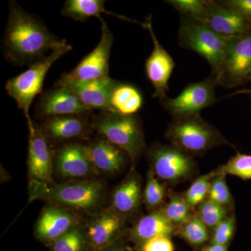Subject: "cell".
Instances as JSON below:
<instances>
[{
    "mask_svg": "<svg viewBox=\"0 0 251 251\" xmlns=\"http://www.w3.org/2000/svg\"><path fill=\"white\" fill-rule=\"evenodd\" d=\"M69 46L65 39L54 35L39 20L28 14L14 1L9 13L4 38L5 56L16 65L34 64L49 51Z\"/></svg>",
    "mask_w": 251,
    "mask_h": 251,
    "instance_id": "6da1fadb",
    "label": "cell"
},
{
    "mask_svg": "<svg viewBox=\"0 0 251 251\" xmlns=\"http://www.w3.org/2000/svg\"><path fill=\"white\" fill-rule=\"evenodd\" d=\"M165 136L171 145L192 156L203 154L221 145L232 147L219 130L201 115L173 120Z\"/></svg>",
    "mask_w": 251,
    "mask_h": 251,
    "instance_id": "7a4b0ae2",
    "label": "cell"
},
{
    "mask_svg": "<svg viewBox=\"0 0 251 251\" xmlns=\"http://www.w3.org/2000/svg\"><path fill=\"white\" fill-rule=\"evenodd\" d=\"M92 126L105 139L125 151L134 167L145 146L143 127L136 115L101 112L94 117Z\"/></svg>",
    "mask_w": 251,
    "mask_h": 251,
    "instance_id": "3957f363",
    "label": "cell"
},
{
    "mask_svg": "<svg viewBox=\"0 0 251 251\" xmlns=\"http://www.w3.org/2000/svg\"><path fill=\"white\" fill-rule=\"evenodd\" d=\"M36 198L49 200L56 205L77 210H92L99 206L104 196V187L97 180H77L48 187L34 183Z\"/></svg>",
    "mask_w": 251,
    "mask_h": 251,
    "instance_id": "277c9868",
    "label": "cell"
},
{
    "mask_svg": "<svg viewBox=\"0 0 251 251\" xmlns=\"http://www.w3.org/2000/svg\"><path fill=\"white\" fill-rule=\"evenodd\" d=\"M72 49L70 45L52 51L49 55L31 64L25 72L8 80L6 90L10 97L16 100L18 106L24 112L29 130L34 129L35 125L29 116V108L33 100L42 91L44 80L49 69L56 61Z\"/></svg>",
    "mask_w": 251,
    "mask_h": 251,
    "instance_id": "5b68a950",
    "label": "cell"
},
{
    "mask_svg": "<svg viewBox=\"0 0 251 251\" xmlns=\"http://www.w3.org/2000/svg\"><path fill=\"white\" fill-rule=\"evenodd\" d=\"M228 38L220 35L206 23L181 16L178 42L182 49L193 51L205 59L211 74L217 71L224 57Z\"/></svg>",
    "mask_w": 251,
    "mask_h": 251,
    "instance_id": "8992f818",
    "label": "cell"
},
{
    "mask_svg": "<svg viewBox=\"0 0 251 251\" xmlns=\"http://www.w3.org/2000/svg\"><path fill=\"white\" fill-rule=\"evenodd\" d=\"M210 75L217 86L226 89L251 82V30L228 38L221 64Z\"/></svg>",
    "mask_w": 251,
    "mask_h": 251,
    "instance_id": "52a82bcc",
    "label": "cell"
},
{
    "mask_svg": "<svg viewBox=\"0 0 251 251\" xmlns=\"http://www.w3.org/2000/svg\"><path fill=\"white\" fill-rule=\"evenodd\" d=\"M148 154L150 171L164 184L184 182L191 179L197 171V165L193 156L174 145H153Z\"/></svg>",
    "mask_w": 251,
    "mask_h": 251,
    "instance_id": "ba28073f",
    "label": "cell"
},
{
    "mask_svg": "<svg viewBox=\"0 0 251 251\" xmlns=\"http://www.w3.org/2000/svg\"><path fill=\"white\" fill-rule=\"evenodd\" d=\"M217 86L212 76L202 81L188 84L175 98L160 100L163 108L173 120L200 115L203 109L217 101L215 87Z\"/></svg>",
    "mask_w": 251,
    "mask_h": 251,
    "instance_id": "9c48e42d",
    "label": "cell"
},
{
    "mask_svg": "<svg viewBox=\"0 0 251 251\" xmlns=\"http://www.w3.org/2000/svg\"><path fill=\"white\" fill-rule=\"evenodd\" d=\"M101 23V37L98 45L90 54L85 56L72 72L64 74L56 83L55 87L74 81H89L109 77V62L114 37L103 18Z\"/></svg>",
    "mask_w": 251,
    "mask_h": 251,
    "instance_id": "30bf717a",
    "label": "cell"
},
{
    "mask_svg": "<svg viewBox=\"0 0 251 251\" xmlns=\"http://www.w3.org/2000/svg\"><path fill=\"white\" fill-rule=\"evenodd\" d=\"M125 218L112 209L100 211L82 226L92 251H100L123 239L126 233Z\"/></svg>",
    "mask_w": 251,
    "mask_h": 251,
    "instance_id": "8fae6325",
    "label": "cell"
},
{
    "mask_svg": "<svg viewBox=\"0 0 251 251\" xmlns=\"http://www.w3.org/2000/svg\"><path fill=\"white\" fill-rule=\"evenodd\" d=\"M143 26L150 32L153 44L152 52L145 63L147 75L154 89L152 97L159 99V100H163L168 98V81L173 74L175 63L155 35L151 24V15L147 18Z\"/></svg>",
    "mask_w": 251,
    "mask_h": 251,
    "instance_id": "7c38bea8",
    "label": "cell"
},
{
    "mask_svg": "<svg viewBox=\"0 0 251 251\" xmlns=\"http://www.w3.org/2000/svg\"><path fill=\"white\" fill-rule=\"evenodd\" d=\"M91 110L70 88L59 86L43 94L36 108V116L40 118L65 115L84 116Z\"/></svg>",
    "mask_w": 251,
    "mask_h": 251,
    "instance_id": "4fadbf2b",
    "label": "cell"
},
{
    "mask_svg": "<svg viewBox=\"0 0 251 251\" xmlns=\"http://www.w3.org/2000/svg\"><path fill=\"white\" fill-rule=\"evenodd\" d=\"M77 225L76 216L65 208L52 204L43 209L36 221L34 235L39 242L49 247Z\"/></svg>",
    "mask_w": 251,
    "mask_h": 251,
    "instance_id": "5bb4252c",
    "label": "cell"
},
{
    "mask_svg": "<svg viewBox=\"0 0 251 251\" xmlns=\"http://www.w3.org/2000/svg\"><path fill=\"white\" fill-rule=\"evenodd\" d=\"M27 165L29 176L34 182L52 183V152L45 134L36 126L29 131Z\"/></svg>",
    "mask_w": 251,
    "mask_h": 251,
    "instance_id": "9a60e30c",
    "label": "cell"
},
{
    "mask_svg": "<svg viewBox=\"0 0 251 251\" xmlns=\"http://www.w3.org/2000/svg\"><path fill=\"white\" fill-rule=\"evenodd\" d=\"M55 169L64 179H82L97 173L86 153L85 145L69 143L58 149Z\"/></svg>",
    "mask_w": 251,
    "mask_h": 251,
    "instance_id": "2e32d148",
    "label": "cell"
},
{
    "mask_svg": "<svg viewBox=\"0 0 251 251\" xmlns=\"http://www.w3.org/2000/svg\"><path fill=\"white\" fill-rule=\"evenodd\" d=\"M204 23L224 37L240 35L251 30V23L244 16L212 0H206Z\"/></svg>",
    "mask_w": 251,
    "mask_h": 251,
    "instance_id": "e0dca14e",
    "label": "cell"
},
{
    "mask_svg": "<svg viewBox=\"0 0 251 251\" xmlns=\"http://www.w3.org/2000/svg\"><path fill=\"white\" fill-rule=\"evenodd\" d=\"M117 82L109 76L94 80L74 81L62 86L70 88L90 110L110 112V95Z\"/></svg>",
    "mask_w": 251,
    "mask_h": 251,
    "instance_id": "ac0fdd59",
    "label": "cell"
},
{
    "mask_svg": "<svg viewBox=\"0 0 251 251\" xmlns=\"http://www.w3.org/2000/svg\"><path fill=\"white\" fill-rule=\"evenodd\" d=\"M143 191L140 176L134 167L112 195V209L126 219L136 214L143 202Z\"/></svg>",
    "mask_w": 251,
    "mask_h": 251,
    "instance_id": "d6986e66",
    "label": "cell"
},
{
    "mask_svg": "<svg viewBox=\"0 0 251 251\" xmlns=\"http://www.w3.org/2000/svg\"><path fill=\"white\" fill-rule=\"evenodd\" d=\"M91 127L83 116L65 115L46 118L41 128L48 140L62 142L85 138Z\"/></svg>",
    "mask_w": 251,
    "mask_h": 251,
    "instance_id": "ffe728a7",
    "label": "cell"
},
{
    "mask_svg": "<svg viewBox=\"0 0 251 251\" xmlns=\"http://www.w3.org/2000/svg\"><path fill=\"white\" fill-rule=\"evenodd\" d=\"M86 153L96 171L115 174L125 167L126 153L108 140L99 139L85 145Z\"/></svg>",
    "mask_w": 251,
    "mask_h": 251,
    "instance_id": "44dd1931",
    "label": "cell"
},
{
    "mask_svg": "<svg viewBox=\"0 0 251 251\" xmlns=\"http://www.w3.org/2000/svg\"><path fill=\"white\" fill-rule=\"evenodd\" d=\"M176 226L159 209L140 218L130 229L128 234L135 247L148 239L159 236L173 238L176 234Z\"/></svg>",
    "mask_w": 251,
    "mask_h": 251,
    "instance_id": "7402d4cb",
    "label": "cell"
},
{
    "mask_svg": "<svg viewBox=\"0 0 251 251\" xmlns=\"http://www.w3.org/2000/svg\"><path fill=\"white\" fill-rule=\"evenodd\" d=\"M144 103L141 92L134 85L117 81L112 89L110 112L123 115H135Z\"/></svg>",
    "mask_w": 251,
    "mask_h": 251,
    "instance_id": "603a6c76",
    "label": "cell"
},
{
    "mask_svg": "<svg viewBox=\"0 0 251 251\" xmlns=\"http://www.w3.org/2000/svg\"><path fill=\"white\" fill-rule=\"evenodd\" d=\"M105 2L103 0H67L64 3L62 14L65 17L71 18L74 21L80 22L87 21L88 18L93 16L99 18L101 17L100 14H106L116 16L123 21H129L130 23H139L122 15L107 11L104 6Z\"/></svg>",
    "mask_w": 251,
    "mask_h": 251,
    "instance_id": "cb8c5ba5",
    "label": "cell"
},
{
    "mask_svg": "<svg viewBox=\"0 0 251 251\" xmlns=\"http://www.w3.org/2000/svg\"><path fill=\"white\" fill-rule=\"evenodd\" d=\"M211 232L194 211L193 215L184 224L177 226L175 236L184 241L194 251H201L209 242Z\"/></svg>",
    "mask_w": 251,
    "mask_h": 251,
    "instance_id": "d4e9b609",
    "label": "cell"
},
{
    "mask_svg": "<svg viewBox=\"0 0 251 251\" xmlns=\"http://www.w3.org/2000/svg\"><path fill=\"white\" fill-rule=\"evenodd\" d=\"M168 201L165 202L160 210L176 227L181 226L190 219L195 211L188 206L183 194L168 190Z\"/></svg>",
    "mask_w": 251,
    "mask_h": 251,
    "instance_id": "484cf974",
    "label": "cell"
},
{
    "mask_svg": "<svg viewBox=\"0 0 251 251\" xmlns=\"http://www.w3.org/2000/svg\"><path fill=\"white\" fill-rule=\"evenodd\" d=\"M164 183L160 182L153 172L149 171L143 191V202L150 212L159 210L164 204L167 193Z\"/></svg>",
    "mask_w": 251,
    "mask_h": 251,
    "instance_id": "4316f807",
    "label": "cell"
},
{
    "mask_svg": "<svg viewBox=\"0 0 251 251\" xmlns=\"http://www.w3.org/2000/svg\"><path fill=\"white\" fill-rule=\"evenodd\" d=\"M49 248L51 251H92L80 224L54 241Z\"/></svg>",
    "mask_w": 251,
    "mask_h": 251,
    "instance_id": "83f0119b",
    "label": "cell"
},
{
    "mask_svg": "<svg viewBox=\"0 0 251 251\" xmlns=\"http://www.w3.org/2000/svg\"><path fill=\"white\" fill-rule=\"evenodd\" d=\"M195 211L209 229L211 234L216 228V226L221 224L232 212L228 208L220 205L209 199H206L198 205Z\"/></svg>",
    "mask_w": 251,
    "mask_h": 251,
    "instance_id": "f1b7e54d",
    "label": "cell"
},
{
    "mask_svg": "<svg viewBox=\"0 0 251 251\" xmlns=\"http://www.w3.org/2000/svg\"><path fill=\"white\" fill-rule=\"evenodd\" d=\"M214 176V171L200 176L183 194L185 201L192 210H196L198 205L207 199L211 181Z\"/></svg>",
    "mask_w": 251,
    "mask_h": 251,
    "instance_id": "f546056e",
    "label": "cell"
},
{
    "mask_svg": "<svg viewBox=\"0 0 251 251\" xmlns=\"http://www.w3.org/2000/svg\"><path fill=\"white\" fill-rule=\"evenodd\" d=\"M214 175H233L243 180L251 179V155L237 152L231 157L227 163L219 166Z\"/></svg>",
    "mask_w": 251,
    "mask_h": 251,
    "instance_id": "4dcf8cb0",
    "label": "cell"
},
{
    "mask_svg": "<svg viewBox=\"0 0 251 251\" xmlns=\"http://www.w3.org/2000/svg\"><path fill=\"white\" fill-rule=\"evenodd\" d=\"M207 199L233 210L234 199L226 182V175H218L213 178Z\"/></svg>",
    "mask_w": 251,
    "mask_h": 251,
    "instance_id": "1f68e13d",
    "label": "cell"
},
{
    "mask_svg": "<svg viewBox=\"0 0 251 251\" xmlns=\"http://www.w3.org/2000/svg\"><path fill=\"white\" fill-rule=\"evenodd\" d=\"M166 2L179 11L181 16L204 22L206 0H168Z\"/></svg>",
    "mask_w": 251,
    "mask_h": 251,
    "instance_id": "d6a6232c",
    "label": "cell"
},
{
    "mask_svg": "<svg viewBox=\"0 0 251 251\" xmlns=\"http://www.w3.org/2000/svg\"><path fill=\"white\" fill-rule=\"evenodd\" d=\"M235 229L236 216L232 212L212 231L208 244L229 245L233 239Z\"/></svg>",
    "mask_w": 251,
    "mask_h": 251,
    "instance_id": "836d02e7",
    "label": "cell"
},
{
    "mask_svg": "<svg viewBox=\"0 0 251 251\" xmlns=\"http://www.w3.org/2000/svg\"><path fill=\"white\" fill-rule=\"evenodd\" d=\"M135 251H175L172 238L166 236L151 238L134 247Z\"/></svg>",
    "mask_w": 251,
    "mask_h": 251,
    "instance_id": "e575fe53",
    "label": "cell"
},
{
    "mask_svg": "<svg viewBox=\"0 0 251 251\" xmlns=\"http://www.w3.org/2000/svg\"><path fill=\"white\" fill-rule=\"evenodd\" d=\"M218 1L221 6L237 11L251 24V0H224Z\"/></svg>",
    "mask_w": 251,
    "mask_h": 251,
    "instance_id": "d590c367",
    "label": "cell"
},
{
    "mask_svg": "<svg viewBox=\"0 0 251 251\" xmlns=\"http://www.w3.org/2000/svg\"><path fill=\"white\" fill-rule=\"evenodd\" d=\"M100 251H135L134 249L128 246L123 239L117 241L109 247Z\"/></svg>",
    "mask_w": 251,
    "mask_h": 251,
    "instance_id": "8d00e7d4",
    "label": "cell"
},
{
    "mask_svg": "<svg viewBox=\"0 0 251 251\" xmlns=\"http://www.w3.org/2000/svg\"><path fill=\"white\" fill-rule=\"evenodd\" d=\"M229 245L207 244L202 248L201 251H228Z\"/></svg>",
    "mask_w": 251,
    "mask_h": 251,
    "instance_id": "74e56055",
    "label": "cell"
},
{
    "mask_svg": "<svg viewBox=\"0 0 251 251\" xmlns=\"http://www.w3.org/2000/svg\"><path fill=\"white\" fill-rule=\"evenodd\" d=\"M240 93H249L251 94V90H242L239 91V92H237L236 94H240Z\"/></svg>",
    "mask_w": 251,
    "mask_h": 251,
    "instance_id": "f35d334b",
    "label": "cell"
}]
</instances>
